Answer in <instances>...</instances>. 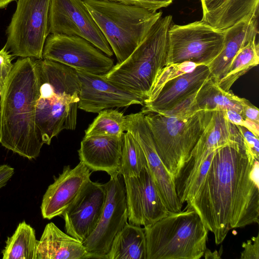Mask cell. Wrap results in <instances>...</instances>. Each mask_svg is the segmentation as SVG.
I'll return each mask as SVG.
<instances>
[{"mask_svg": "<svg viewBox=\"0 0 259 259\" xmlns=\"http://www.w3.org/2000/svg\"><path fill=\"white\" fill-rule=\"evenodd\" d=\"M241 134L248 157L252 161L259 159V139L244 126L236 125Z\"/></svg>", "mask_w": 259, "mask_h": 259, "instance_id": "4dcf8cb0", "label": "cell"}, {"mask_svg": "<svg viewBox=\"0 0 259 259\" xmlns=\"http://www.w3.org/2000/svg\"><path fill=\"white\" fill-rule=\"evenodd\" d=\"M14 173V169L11 166L3 164L0 165V189L4 187Z\"/></svg>", "mask_w": 259, "mask_h": 259, "instance_id": "8d00e7d4", "label": "cell"}, {"mask_svg": "<svg viewBox=\"0 0 259 259\" xmlns=\"http://www.w3.org/2000/svg\"><path fill=\"white\" fill-rule=\"evenodd\" d=\"M173 24L171 15L161 17L130 56L102 76L143 101L147 100L158 74L167 65L168 32Z\"/></svg>", "mask_w": 259, "mask_h": 259, "instance_id": "5b68a950", "label": "cell"}, {"mask_svg": "<svg viewBox=\"0 0 259 259\" xmlns=\"http://www.w3.org/2000/svg\"><path fill=\"white\" fill-rule=\"evenodd\" d=\"M13 55L5 46L0 50V89L1 91L6 80L11 71L14 64L12 63Z\"/></svg>", "mask_w": 259, "mask_h": 259, "instance_id": "1f68e13d", "label": "cell"}, {"mask_svg": "<svg viewBox=\"0 0 259 259\" xmlns=\"http://www.w3.org/2000/svg\"><path fill=\"white\" fill-rule=\"evenodd\" d=\"M242 247L244 250L241 252L240 259H259V234L243 242Z\"/></svg>", "mask_w": 259, "mask_h": 259, "instance_id": "836d02e7", "label": "cell"}, {"mask_svg": "<svg viewBox=\"0 0 259 259\" xmlns=\"http://www.w3.org/2000/svg\"><path fill=\"white\" fill-rule=\"evenodd\" d=\"M242 115L245 118L259 124V110L249 101L243 106Z\"/></svg>", "mask_w": 259, "mask_h": 259, "instance_id": "e575fe53", "label": "cell"}, {"mask_svg": "<svg viewBox=\"0 0 259 259\" xmlns=\"http://www.w3.org/2000/svg\"><path fill=\"white\" fill-rule=\"evenodd\" d=\"M105 185L106 198L99 221L93 232L82 242L87 251L98 258H105L114 237L128 220L123 176L110 177Z\"/></svg>", "mask_w": 259, "mask_h": 259, "instance_id": "7c38bea8", "label": "cell"}, {"mask_svg": "<svg viewBox=\"0 0 259 259\" xmlns=\"http://www.w3.org/2000/svg\"><path fill=\"white\" fill-rule=\"evenodd\" d=\"M243 126H244L253 134L257 138H258L259 124L245 118Z\"/></svg>", "mask_w": 259, "mask_h": 259, "instance_id": "f35d334b", "label": "cell"}, {"mask_svg": "<svg viewBox=\"0 0 259 259\" xmlns=\"http://www.w3.org/2000/svg\"><path fill=\"white\" fill-rule=\"evenodd\" d=\"M193 101L199 110L211 112L233 110L242 114V108L249 101L225 91L211 76L194 96Z\"/></svg>", "mask_w": 259, "mask_h": 259, "instance_id": "603a6c76", "label": "cell"}, {"mask_svg": "<svg viewBox=\"0 0 259 259\" xmlns=\"http://www.w3.org/2000/svg\"><path fill=\"white\" fill-rule=\"evenodd\" d=\"M199 65L191 61L169 64L158 74L152 87L148 98L143 101L150 102L157 96L163 86L169 81L185 73L194 70Z\"/></svg>", "mask_w": 259, "mask_h": 259, "instance_id": "f546056e", "label": "cell"}, {"mask_svg": "<svg viewBox=\"0 0 259 259\" xmlns=\"http://www.w3.org/2000/svg\"><path fill=\"white\" fill-rule=\"evenodd\" d=\"M223 48L207 66L210 76L218 81L226 74L238 52L258 34V17L243 20L226 29Z\"/></svg>", "mask_w": 259, "mask_h": 259, "instance_id": "44dd1931", "label": "cell"}, {"mask_svg": "<svg viewBox=\"0 0 259 259\" xmlns=\"http://www.w3.org/2000/svg\"><path fill=\"white\" fill-rule=\"evenodd\" d=\"M256 38L251 40L238 52L226 74L218 81V85L223 90L230 91L239 78L258 64L259 45Z\"/></svg>", "mask_w": 259, "mask_h": 259, "instance_id": "4316f807", "label": "cell"}, {"mask_svg": "<svg viewBox=\"0 0 259 259\" xmlns=\"http://www.w3.org/2000/svg\"><path fill=\"white\" fill-rule=\"evenodd\" d=\"M115 55L124 61L145 38L161 11L107 0H83Z\"/></svg>", "mask_w": 259, "mask_h": 259, "instance_id": "52a82bcc", "label": "cell"}, {"mask_svg": "<svg viewBox=\"0 0 259 259\" xmlns=\"http://www.w3.org/2000/svg\"><path fill=\"white\" fill-rule=\"evenodd\" d=\"M80 92L78 108L99 113L106 109L143 105L136 95L108 81L102 75L76 71Z\"/></svg>", "mask_w": 259, "mask_h": 259, "instance_id": "e0dca14e", "label": "cell"}, {"mask_svg": "<svg viewBox=\"0 0 259 259\" xmlns=\"http://www.w3.org/2000/svg\"><path fill=\"white\" fill-rule=\"evenodd\" d=\"M219 245L232 229L259 221L258 161L244 147L228 145L216 150L195 195L187 202Z\"/></svg>", "mask_w": 259, "mask_h": 259, "instance_id": "6da1fadb", "label": "cell"}, {"mask_svg": "<svg viewBox=\"0 0 259 259\" xmlns=\"http://www.w3.org/2000/svg\"><path fill=\"white\" fill-rule=\"evenodd\" d=\"M225 112L230 122L235 125L243 126L245 118L241 114L233 110H227Z\"/></svg>", "mask_w": 259, "mask_h": 259, "instance_id": "74e56055", "label": "cell"}, {"mask_svg": "<svg viewBox=\"0 0 259 259\" xmlns=\"http://www.w3.org/2000/svg\"><path fill=\"white\" fill-rule=\"evenodd\" d=\"M16 0H0V9L6 7L8 4Z\"/></svg>", "mask_w": 259, "mask_h": 259, "instance_id": "60d3db41", "label": "cell"}, {"mask_svg": "<svg viewBox=\"0 0 259 259\" xmlns=\"http://www.w3.org/2000/svg\"><path fill=\"white\" fill-rule=\"evenodd\" d=\"M37 243L34 229L23 221L6 241L3 258L36 259Z\"/></svg>", "mask_w": 259, "mask_h": 259, "instance_id": "484cf974", "label": "cell"}, {"mask_svg": "<svg viewBox=\"0 0 259 259\" xmlns=\"http://www.w3.org/2000/svg\"><path fill=\"white\" fill-rule=\"evenodd\" d=\"M117 2L125 4L134 5L146 9L157 11L158 10L165 8L172 4L174 0H107Z\"/></svg>", "mask_w": 259, "mask_h": 259, "instance_id": "d6a6232c", "label": "cell"}, {"mask_svg": "<svg viewBox=\"0 0 259 259\" xmlns=\"http://www.w3.org/2000/svg\"><path fill=\"white\" fill-rule=\"evenodd\" d=\"M259 0H227L219 8L201 20L216 29L225 30L246 19L258 16Z\"/></svg>", "mask_w": 259, "mask_h": 259, "instance_id": "d4e9b609", "label": "cell"}, {"mask_svg": "<svg viewBox=\"0 0 259 259\" xmlns=\"http://www.w3.org/2000/svg\"><path fill=\"white\" fill-rule=\"evenodd\" d=\"M167 64L191 61L207 65L221 52L225 31L202 21L173 24L168 32Z\"/></svg>", "mask_w": 259, "mask_h": 259, "instance_id": "9c48e42d", "label": "cell"}, {"mask_svg": "<svg viewBox=\"0 0 259 259\" xmlns=\"http://www.w3.org/2000/svg\"><path fill=\"white\" fill-rule=\"evenodd\" d=\"M38 78L36 122L44 144L64 130L76 127L80 86L76 70L47 59H35Z\"/></svg>", "mask_w": 259, "mask_h": 259, "instance_id": "3957f363", "label": "cell"}, {"mask_svg": "<svg viewBox=\"0 0 259 259\" xmlns=\"http://www.w3.org/2000/svg\"><path fill=\"white\" fill-rule=\"evenodd\" d=\"M222 246L220 248V251H217L215 250L213 252H211L209 249H205L203 256L205 258H220L222 254Z\"/></svg>", "mask_w": 259, "mask_h": 259, "instance_id": "ab89813d", "label": "cell"}, {"mask_svg": "<svg viewBox=\"0 0 259 259\" xmlns=\"http://www.w3.org/2000/svg\"><path fill=\"white\" fill-rule=\"evenodd\" d=\"M227 0H200L202 9V17L205 16L223 5Z\"/></svg>", "mask_w": 259, "mask_h": 259, "instance_id": "d590c367", "label": "cell"}, {"mask_svg": "<svg viewBox=\"0 0 259 259\" xmlns=\"http://www.w3.org/2000/svg\"><path fill=\"white\" fill-rule=\"evenodd\" d=\"M146 240L144 228L127 223L114 237L108 259H146Z\"/></svg>", "mask_w": 259, "mask_h": 259, "instance_id": "cb8c5ba5", "label": "cell"}, {"mask_svg": "<svg viewBox=\"0 0 259 259\" xmlns=\"http://www.w3.org/2000/svg\"><path fill=\"white\" fill-rule=\"evenodd\" d=\"M106 198L105 184L90 180L62 214L66 233L84 242L99 221Z\"/></svg>", "mask_w": 259, "mask_h": 259, "instance_id": "2e32d148", "label": "cell"}, {"mask_svg": "<svg viewBox=\"0 0 259 259\" xmlns=\"http://www.w3.org/2000/svg\"><path fill=\"white\" fill-rule=\"evenodd\" d=\"M121 137L97 135L84 137L78 150L80 161L92 171H103L110 177L119 175Z\"/></svg>", "mask_w": 259, "mask_h": 259, "instance_id": "ffe728a7", "label": "cell"}, {"mask_svg": "<svg viewBox=\"0 0 259 259\" xmlns=\"http://www.w3.org/2000/svg\"><path fill=\"white\" fill-rule=\"evenodd\" d=\"M49 32L81 37L108 56L113 54L83 0H51Z\"/></svg>", "mask_w": 259, "mask_h": 259, "instance_id": "4fadbf2b", "label": "cell"}, {"mask_svg": "<svg viewBox=\"0 0 259 259\" xmlns=\"http://www.w3.org/2000/svg\"><path fill=\"white\" fill-rule=\"evenodd\" d=\"M194 95L170 110L144 113L156 152L175 180L213 115V112L197 109Z\"/></svg>", "mask_w": 259, "mask_h": 259, "instance_id": "277c9868", "label": "cell"}, {"mask_svg": "<svg viewBox=\"0 0 259 259\" xmlns=\"http://www.w3.org/2000/svg\"><path fill=\"white\" fill-rule=\"evenodd\" d=\"M210 76L207 65L197 66L192 71L167 82L154 99L143 103L141 111L159 113L173 108L195 94Z\"/></svg>", "mask_w": 259, "mask_h": 259, "instance_id": "d6986e66", "label": "cell"}, {"mask_svg": "<svg viewBox=\"0 0 259 259\" xmlns=\"http://www.w3.org/2000/svg\"><path fill=\"white\" fill-rule=\"evenodd\" d=\"M125 131V115L117 109H106L98 116L85 131L84 137L103 135L121 137Z\"/></svg>", "mask_w": 259, "mask_h": 259, "instance_id": "f1b7e54d", "label": "cell"}, {"mask_svg": "<svg viewBox=\"0 0 259 259\" xmlns=\"http://www.w3.org/2000/svg\"><path fill=\"white\" fill-rule=\"evenodd\" d=\"M144 228L146 259H199L206 249L208 230L190 207Z\"/></svg>", "mask_w": 259, "mask_h": 259, "instance_id": "8992f818", "label": "cell"}, {"mask_svg": "<svg viewBox=\"0 0 259 259\" xmlns=\"http://www.w3.org/2000/svg\"><path fill=\"white\" fill-rule=\"evenodd\" d=\"M95 258L82 242L61 231L53 223L48 224L38 240L36 259Z\"/></svg>", "mask_w": 259, "mask_h": 259, "instance_id": "7402d4cb", "label": "cell"}, {"mask_svg": "<svg viewBox=\"0 0 259 259\" xmlns=\"http://www.w3.org/2000/svg\"><path fill=\"white\" fill-rule=\"evenodd\" d=\"M38 78L35 59H18L6 80L0 100V143L29 159L44 144L36 122Z\"/></svg>", "mask_w": 259, "mask_h": 259, "instance_id": "7a4b0ae2", "label": "cell"}, {"mask_svg": "<svg viewBox=\"0 0 259 259\" xmlns=\"http://www.w3.org/2000/svg\"><path fill=\"white\" fill-rule=\"evenodd\" d=\"M51 0H18L6 33L7 49L14 56L42 59L49 32Z\"/></svg>", "mask_w": 259, "mask_h": 259, "instance_id": "ba28073f", "label": "cell"}, {"mask_svg": "<svg viewBox=\"0 0 259 259\" xmlns=\"http://www.w3.org/2000/svg\"><path fill=\"white\" fill-rule=\"evenodd\" d=\"M125 131L138 141L145 155L148 167L153 177L163 202L169 211L182 210L175 179L159 157L152 134L142 111L125 115Z\"/></svg>", "mask_w": 259, "mask_h": 259, "instance_id": "9a60e30c", "label": "cell"}, {"mask_svg": "<svg viewBox=\"0 0 259 259\" xmlns=\"http://www.w3.org/2000/svg\"><path fill=\"white\" fill-rule=\"evenodd\" d=\"M123 177L130 224L146 227L167 215L169 211L148 166L137 176Z\"/></svg>", "mask_w": 259, "mask_h": 259, "instance_id": "5bb4252c", "label": "cell"}, {"mask_svg": "<svg viewBox=\"0 0 259 259\" xmlns=\"http://www.w3.org/2000/svg\"><path fill=\"white\" fill-rule=\"evenodd\" d=\"M42 59L55 61L77 71L103 75L114 65L113 60L85 39L76 35L50 34Z\"/></svg>", "mask_w": 259, "mask_h": 259, "instance_id": "30bf717a", "label": "cell"}, {"mask_svg": "<svg viewBox=\"0 0 259 259\" xmlns=\"http://www.w3.org/2000/svg\"><path fill=\"white\" fill-rule=\"evenodd\" d=\"M1 94H2V91H1V90L0 89V97H1Z\"/></svg>", "mask_w": 259, "mask_h": 259, "instance_id": "b9f144b4", "label": "cell"}, {"mask_svg": "<svg viewBox=\"0 0 259 259\" xmlns=\"http://www.w3.org/2000/svg\"><path fill=\"white\" fill-rule=\"evenodd\" d=\"M91 174L81 161L73 168L65 166L43 196L40 206L43 218L51 220L61 216L91 180Z\"/></svg>", "mask_w": 259, "mask_h": 259, "instance_id": "ac0fdd59", "label": "cell"}, {"mask_svg": "<svg viewBox=\"0 0 259 259\" xmlns=\"http://www.w3.org/2000/svg\"><path fill=\"white\" fill-rule=\"evenodd\" d=\"M228 145L244 147L241 134L237 126L228 120L225 111H214L209 123L175 180L180 201H183L190 183L208 155Z\"/></svg>", "mask_w": 259, "mask_h": 259, "instance_id": "8fae6325", "label": "cell"}, {"mask_svg": "<svg viewBox=\"0 0 259 259\" xmlns=\"http://www.w3.org/2000/svg\"><path fill=\"white\" fill-rule=\"evenodd\" d=\"M148 166L144 152L133 135L126 131L122 135V145L119 175L135 177Z\"/></svg>", "mask_w": 259, "mask_h": 259, "instance_id": "83f0119b", "label": "cell"}]
</instances>
